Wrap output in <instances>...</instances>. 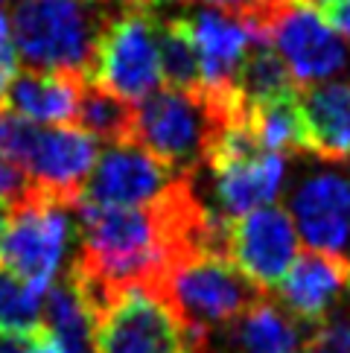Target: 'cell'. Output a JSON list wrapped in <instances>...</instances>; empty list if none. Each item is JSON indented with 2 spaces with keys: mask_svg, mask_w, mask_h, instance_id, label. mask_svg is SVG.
I'll return each instance as SVG.
<instances>
[{
  "mask_svg": "<svg viewBox=\"0 0 350 353\" xmlns=\"http://www.w3.org/2000/svg\"><path fill=\"white\" fill-rule=\"evenodd\" d=\"M146 292L172 312L196 347H210V336L228 330L262 298L228 257L214 251H190L169 260Z\"/></svg>",
  "mask_w": 350,
  "mask_h": 353,
  "instance_id": "obj_1",
  "label": "cell"
},
{
  "mask_svg": "<svg viewBox=\"0 0 350 353\" xmlns=\"http://www.w3.org/2000/svg\"><path fill=\"white\" fill-rule=\"evenodd\" d=\"M94 6L88 0H15L9 23L27 68L88 79L96 39L111 15Z\"/></svg>",
  "mask_w": 350,
  "mask_h": 353,
  "instance_id": "obj_2",
  "label": "cell"
},
{
  "mask_svg": "<svg viewBox=\"0 0 350 353\" xmlns=\"http://www.w3.org/2000/svg\"><path fill=\"white\" fill-rule=\"evenodd\" d=\"M88 82L117 94L132 105L143 103L158 91L161 59L158 18L152 15V9L123 3L120 12H111L96 39Z\"/></svg>",
  "mask_w": 350,
  "mask_h": 353,
  "instance_id": "obj_3",
  "label": "cell"
},
{
  "mask_svg": "<svg viewBox=\"0 0 350 353\" xmlns=\"http://www.w3.org/2000/svg\"><path fill=\"white\" fill-rule=\"evenodd\" d=\"M219 120L202 97L181 91H155L137 103L134 146L146 149L175 175H196L205 167V155Z\"/></svg>",
  "mask_w": 350,
  "mask_h": 353,
  "instance_id": "obj_4",
  "label": "cell"
},
{
  "mask_svg": "<svg viewBox=\"0 0 350 353\" xmlns=\"http://www.w3.org/2000/svg\"><path fill=\"white\" fill-rule=\"evenodd\" d=\"M73 239L70 208L32 190L12 208L9 231L0 245V266L27 286L47 292L61 274Z\"/></svg>",
  "mask_w": 350,
  "mask_h": 353,
  "instance_id": "obj_5",
  "label": "cell"
},
{
  "mask_svg": "<svg viewBox=\"0 0 350 353\" xmlns=\"http://www.w3.org/2000/svg\"><path fill=\"white\" fill-rule=\"evenodd\" d=\"M269 44L289 70L298 91L336 82L350 70L347 44L309 3L283 6L269 23Z\"/></svg>",
  "mask_w": 350,
  "mask_h": 353,
  "instance_id": "obj_6",
  "label": "cell"
},
{
  "mask_svg": "<svg viewBox=\"0 0 350 353\" xmlns=\"http://www.w3.org/2000/svg\"><path fill=\"white\" fill-rule=\"evenodd\" d=\"M196 347L161 301L141 286L120 292L94 324V353H187Z\"/></svg>",
  "mask_w": 350,
  "mask_h": 353,
  "instance_id": "obj_7",
  "label": "cell"
},
{
  "mask_svg": "<svg viewBox=\"0 0 350 353\" xmlns=\"http://www.w3.org/2000/svg\"><path fill=\"white\" fill-rule=\"evenodd\" d=\"M228 257L260 292L278 289L298 257V231L289 210L262 208L231 219Z\"/></svg>",
  "mask_w": 350,
  "mask_h": 353,
  "instance_id": "obj_8",
  "label": "cell"
},
{
  "mask_svg": "<svg viewBox=\"0 0 350 353\" xmlns=\"http://www.w3.org/2000/svg\"><path fill=\"white\" fill-rule=\"evenodd\" d=\"M178 179L141 146H108L96 158L82 201L96 208H149Z\"/></svg>",
  "mask_w": 350,
  "mask_h": 353,
  "instance_id": "obj_9",
  "label": "cell"
},
{
  "mask_svg": "<svg viewBox=\"0 0 350 353\" xmlns=\"http://www.w3.org/2000/svg\"><path fill=\"white\" fill-rule=\"evenodd\" d=\"M96 141L73 125L41 129L32 152L23 163L32 187L65 208H76L82 201L85 184L96 163Z\"/></svg>",
  "mask_w": 350,
  "mask_h": 353,
  "instance_id": "obj_10",
  "label": "cell"
},
{
  "mask_svg": "<svg viewBox=\"0 0 350 353\" xmlns=\"http://www.w3.org/2000/svg\"><path fill=\"white\" fill-rule=\"evenodd\" d=\"M289 216L312 251L342 254L350 245V184L336 172L309 175L292 193Z\"/></svg>",
  "mask_w": 350,
  "mask_h": 353,
  "instance_id": "obj_11",
  "label": "cell"
},
{
  "mask_svg": "<svg viewBox=\"0 0 350 353\" xmlns=\"http://www.w3.org/2000/svg\"><path fill=\"white\" fill-rule=\"evenodd\" d=\"M347 274L350 260L344 254H327V251L312 248L304 251L295 257L292 269L278 286L283 310L304 324L327 321L336 298L342 295V289H347Z\"/></svg>",
  "mask_w": 350,
  "mask_h": 353,
  "instance_id": "obj_12",
  "label": "cell"
},
{
  "mask_svg": "<svg viewBox=\"0 0 350 353\" xmlns=\"http://www.w3.org/2000/svg\"><path fill=\"white\" fill-rule=\"evenodd\" d=\"M304 146L321 161H350V79L301 91Z\"/></svg>",
  "mask_w": 350,
  "mask_h": 353,
  "instance_id": "obj_13",
  "label": "cell"
},
{
  "mask_svg": "<svg viewBox=\"0 0 350 353\" xmlns=\"http://www.w3.org/2000/svg\"><path fill=\"white\" fill-rule=\"evenodd\" d=\"M85 77L76 73H50V70H21L6 91L9 108L30 123L68 125L76 120L79 97Z\"/></svg>",
  "mask_w": 350,
  "mask_h": 353,
  "instance_id": "obj_14",
  "label": "cell"
},
{
  "mask_svg": "<svg viewBox=\"0 0 350 353\" xmlns=\"http://www.w3.org/2000/svg\"><path fill=\"white\" fill-rule=\"evenodd\" d=\"M41 327L61 345V350L94 353V315L88 312L68 269L44 292Z\"/></svg>",
  "mask_w": 350,
  "mask_h": 353,
  "instance_id": "obj_15",
  "label": "cell"
},
{
  "mask_svg": "<svg viewBox=\"0 0 350 353\" xmlns=\"http://www.w3.org/2000/svg\"><path fill=\"white\" fill-rule=\"evenodd\" d=\"M245 123L262 149L278 152L283 158L307 152L304 146V120H301V91L266 99V103L248 105Z\"/></svg>",
  "mask_w": 350,
  "mask_h": 353,
  "instance_id": "obj_16",
  "label": "cell"
},
{
  "mask_svg": "<svg viewBox=\"0 0 350 353\" xmlns=\"http://www.w3.org/2000/svg\"><path fill=\"white\" fill-rule=\"evenodd\" d=\"M73 123L85 134H91L94 141H105L111 146H134L137 105L126 103V99H120L117 94H111L94 82H85Z\"/></svg>",
  "mask_w": 350,
  "mask_h": 353,
  "instance_id": "obj_17",
  "label": "cell"
},
{
  "mask_svg": "<svg viewBox=\"0 0 350 353\" xmlns=\"http://www.w3.org/2000/svg\"><path fill=\"white\" fill-rule=\"evenodd\" d=\"M228 330L236 353H295L298 347V321L266 295Z\"/></svg>",
  "mask_w": 350,
  "mask_h": 353,
  "instance_id": "obj_18",
  "label": "cell"
},
{
  "mask_svg": "<svg viewBox=\"0 0 350 353\" xmlns=\"http://www.w3.org/2000/svg\"><path fill=\"white\" fill-rule=\"evenodd\" d=\"M158 59L161 79L169 91L202 97V65H198V53L190 39L187 18L158 21Z\"/></svg>",
  "mask_w": 350,
  "mask_h": 353,
  "instance_id": "obj_19",
  "label": "cell"
},
{
  "mask_svg": "<svg viewBox=\"0 0 350 353\" xmlns=\"http://www.w3.org/2000/svg\"><path fill=\"white\" fill-rule=\"evenodd\" d=\"M298 91L289 70L280 61V56L274 53V47L269 41H257L240 68V77H236V97H240L243 108L266 103V99L283 97Z\"/></svg>",
  "mask_w": 350,
  "mask_h": 353,
  "instance_id": "obj_20",
  "label": "cell"
},
{
  "mask_svg": "<svg viewBox=\"0 0 350 353\" xmlns=\"http://www.w3.org/2000/svg\"><path fill=\"white\" fill-rule=\"evenodd\" d=\"M41 307H44V292L27 286L0 266V330H15V333L41 330Z\"/></svg>",
  "mask_w": 350,
  "mask_h": 353,
  "instance_id": "obj_21",
  "label": "cell"
},
{
  "mask_svg": "<svg viewBox=\"0 0 350 353\" xmlns=\"http://www.w3.org/2000/svg\"><path fill=\"white\" fill-rule=\"evenodd\" d=\"M39 132H41V125L23 120L9 105H0V158L3 161L23 170L35 141H39Z\"/></svg>",
  "mask_w": 350,
  "mask_h": 353,
  "instance_id": "obj_22",
  "label": "cell"
},
{
  "mask_svg": "<svg viewBox=\"0 0 350 353\" xmlns=\"http://www.w3.org/2000/svg\"><path fill=\"white\" fill-rule=\"evenodd\" d=\"M304 353H350V319L336 315L316 324L304 342Z\"/></svg>",
  "mask_w": 350,
  "mask_h": 353,
  "instance_id": "obj_23",
  "label": "cell"
},
{
  "mask_svg": "<svg viewBox=\"0 0 350 353\" xmlns=\"http://www.w3.org/2000/svg\"><path fill=\"white\" fill-rule=\"evenodd\" d=\"M15 77H18V50H15V39H12L9 15L0 9V105H3L6 91Z\"/></svg>",
  "mask_w": 350,
  "mask_h": 353,
  "instance_id": "obj_24",
  "label": "cell"
},
{
  "mask_svg": "<svg viewBox=\"0 0 350 353\" xmlns=\"http://www.w3.org/2000/svg\"><path fill=\"white\" fill-rule=\"evenodd\" d=\"M35 190L30 175L23 172L21 167H15V163H9L0 158V199L9 201L12 208L21 205L23 199H30V193Z\"/></svg>",
  "mask_w": 350,
  "mask_h": 353,
  "instance_id": "obj_25",
  "label": "cell"
},
{
  "mask_svg": "<svg viewBox=\"0 0 350 353\" xmlns=\"http://www.w3.org/2000/svg\"><path fill=\"white\" fill-rule=\"evenodd\" d=\"M39 333V330H35ZM35 333H15V330H0V353H30Z\"/></svg>",
  "mask_w": 350,
  "mask_h": 353,
  "instance_id": "obj_26",
  "label": "cell"
},
{
  "mask_svg": "<svg viewBox=\"0 0 350 353\" xmlns=\"http://www.w3.org/2000/svg\"><path fill=\"white\" fill-rule=\"evenodd\" d=\"M321 15L327 18V23L336 32L344 35V39H350V0H342V3L330 6L327 12H321Z\"/></svg>",
  "mask_w": 350,
  "mask_h": 353,
  "instance_id": "obj_27",
  "label": "cell"
},
{
  "mask_svg": "<svg viewBox=\"0 0 350 353\" xmlns=\"http://www.w3.org/2000/svg\"><path fill=\"white\" fill-rule=\"evenodd\" d=\"M30 353H68V350H61V345L41 327V330L35 333V342H32Z\"/></svg>",
  "mask_w": 350,
  "mask_h": 353,
  "instance_id": "obj_28",
  "label": "cell"
},
{
  "mask_svg": "<svg viewBox=\"0 0 350 353\" xmlns=\"http://www.w3.org/2000/svg\"><path fill=\"white\" fill-rule=\"evenodd\" d=\"M9 219H12V205L0 199V245H3V236L9 231Z\"/></svg>",
  "mask_w": 350,
  "mask_h": 353,
  "instance_id": "obj_29",
  "label": "cell"
},
{
  "mask_svg": "<svg viewBox=\"0 0 350 353\" xmlns=\"http://www.w3.org/2000/svg\"><path fill=\"white\" fill-rule=\"evenodd\" d=\"M307 3H309L312 9H318V12H327L330 6H336V3H342V0H307Z\"/></svg>",
  "mask_w": 350,
  "mask_h": 353,
  "instance_id": "obj_30",
  "label": "cell"
},
{
  "mask_svg": "<svg viewBox=\"0 0 350 353\" xmlns=\"http://www.w3.org/2000/svg\"><path fill=\"white\" fill-rule=\"evenodd\" d=\"M123 3L141 6V9H152V6H158V3H167V0H123Z\"/></svg>",
  "mask_w": 350,
  "mask_h": 353,
  "instance_id": "obj_31",
  "label": "cell"
},
{
  "mask_svg": "<svg viewBox=\"0 0 350 353\" xmlns=\"http://www.w3.org/2000/svg\"><path fill=\"white\" fill-rule=\"evenodd\" d=\"M88 3H108V0H88Z\"/></svg>",
  "mask_w": 350,
  "mask_h": 353,
  "instance_id": "obj_32",
  "label": "cell"
},
{
  "mask_svg": "<svg viewBox=\"0 0 350 353\" xmlns=\"http://www.w3.org/2000/svg\"><path fill=\"white\" fill-rule=\"evenodd\" d=\"M347 295H350V274H347Z\"/></svg>",
  "mask_w": 350,
  "mask_h": 353,
  "instance_id": "obj_33",
  "label": "cell"
}]
</instances>
